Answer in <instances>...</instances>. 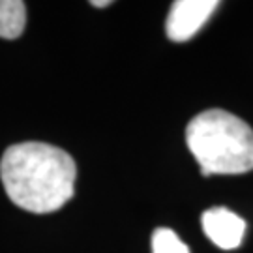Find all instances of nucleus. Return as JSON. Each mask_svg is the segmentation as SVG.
<instances>
[{"instance_id": "20e7f679", "label": "nucleus", "mask_w": 253, "mask_h": 253, "mask_svg": "<svg viewBox=\"0 0 253 253\" xmlns=\"http://www.w3.org/2000/svg\"><path fill=\"white\" fill-rule=\"evenodd\" d=\"M201 225L208 240L221 250H235L244 240L246 221L225 207L208 208L201 216Z\"/></svg>"}, {"instance_id": "f03ea898", "label": "nucleus", "mask_w": 253, "mask_h": 253, "mask_svg": "<svg viewBox=\"0 0 253 253\" xmlns=\"http://www.w3.org/2000/svg\"><path fill=\"white\" fill-rule=\"evenodd\" d=\"M186 143L205 176L253 169V129L223 109H208L191 118Z\"/></svg>"}, {"instance_id": "423d86ee", "label": "nucleus", "mask_w": 253, "mask_h": 253, "mask_svg": "<svg viewBox=\"0 0 253 253\" xmlns=\"http://www.w3.org/2000/svg\"><path fill=\"white\" fill-rule=\"evenodd\" d=\"M152 253H190V250L174 231L160 227L152 235Z\"/></svg>"}, {"instance_id": "39448f33", "label": "nucleus", "mask_w": 253, "mask_h": 253, "mask_svg": "<svg viewBox=\"0 0 253 253\" xmlns=\"http://www.w3.org/2000/svg\"><path fill=\"white\" fill-rule=\"evenodd\" d=\"M27 25V6L21 0H0V38L15 40Z\"/></svg>"}, {"instance_id": "0eeeda50", "label": "nucleus", "mask_w": 253, "mask_h": 253, "mask_svg": "<svg viewBox=\"0 0 253 253\" xmlns=\"http://www.w3.org/2000/svg\"><path fill=\"white\" fill-rule=\"evenodd\" d=\"M90 4H92V6H96V8H105V6H111V2H109V0H101V2H98V0H92Z\"/></svg>"}, {"instance_id": "7ed1b4c3", "label": "nucleus", "mask_w": 253, "mask_h": 253, "mask_svg": "<svg viewBox=\"0 0 253 253\" xmlns=\"http://www.w3.org/2000/svg\"><path fill=\"white\" fill-rule=\"evenodd\" d=\"M219 6L217 0H176L167 15V36L172 42H188L205 27Z\"/></svg>"}, {"instance_id": "f257e3e1", "label": "nucleus", "mask_w": 253, "mask_h": 253, "mask_svg": "<svg viewBox=\"0 0 253 253\" xmlns=\"http://www.w3.org/2000/svg\"><path fill=\"white\" fill-rule=\"evenodd\" d=\"M0 178L13 205L34 214L62 208L73 197L77 167L58 146L27 141L2 154Z\"/></svg>"}]
</instances>
